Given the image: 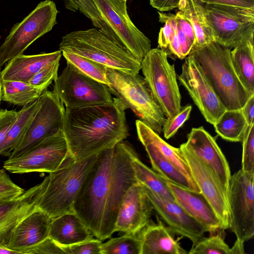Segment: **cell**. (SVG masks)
<instances>
[{
	"mask_svg": "<svg viewBox=\"0 0 254 254\" xmlns=\"http://www.w3.org/2000/svg\"><path fill=\"white\" fill-rule=\"evenodd\" d=\"M132 147L124 140L97 154L72 210L101 241L111 237L124 197L137 182L131 163Z\"/></svg>",
	"mask_w": 254,
	"mask_h": 254,
	"instance_id": "1",
	"label": "cell"
},
{
	"mask_svg": "<svg viewBox=\"0 0 254 254\" xmlns=\"http://www.w3.org/2000/svg\"><path fill=\"white\" fill-rule=\"evenodd\" d=\"M127 109L116 97L109 103L65 108L63 131L73 159H86L126 139Z\"/></svg>",
	"mask_w": 254,
	"mask_h": 254,
	"instance_id": "2",
	"label": "cell"
},
{
	"mask_svg": "<svg viewBox=\"0 0 254 254\" xmlns=\"http://www.w3.org/2000/svg\"><path fill=\"white\" fill-rule=\"evenodd\" d=\"M231 49L215 42L202 47L193 46L189 55L200 65L226 110H239L251 96L243 85L233 68Z\"/></svg>",
	"mask_w": 254,
	"mask_h": 254,
	"instance_id": "3",
	"label": "cell"
},
{
	"mask_svg": "<svg viewBox=\"0 0 254 254\" xmlns=\"http://www.w3.org/2000/svg\"><path fill=\"white\" fill-rule=\"evenodd\" d=\"M59 50L81 56L109 68L138 73L141 62L98 29L71 32L62 38Z\"/></svg>",
	"mask_w": 254,
	"mask_h": 254,
	"instance_id": "4",
	"label": "cell"
},
{
	"mask_svg": "<svg viewBox=\"0 0 254 254\" xmlns=\"http://www.w3.org/2000/svg\"><path fill=\"white\" fill-rule=\"evenodd\" d=\"M108 86L111 93L139 120L158 134L162 132L166 117L152 94L144 77L108 68Z\"/></svg>",
	"mask_w": 254,
	"mask_h": 254,
	"instance_id": "5",
	"label": "cell"
},
{
	"mask_svg": "<svg viewBox=\"0 0 254 254\" xmlns=\"http://www.w3.org/2000/svg\"><path fill=\"white\" fill-rule=\"evenodd\" d=\"M98 154L75 161L49 173L45 177L46 187L38 204V207L52 219L72 211L79 190Z\"/></svg>",
	"mask_w": 254,
	"mask_h": 254,
	"instance_id": "6",
	"label": "cell"
},
{
	"mask_svg": "<svg viewBox=\"0 0 254 254\" xmlns=\"http://www.w3.org/2000/svg\"><path fill=\"white\" fill-rule=\"evenodd\" d=\"M144 78L167 118L182 108L181 95L174 64L168 60L167 52L159 48L151 49L141 62Z\"/></svg>",
	"mask_w": 254,
	"mask_h": 254,
	"instance_id": "7",
	"label": "cell"
},
{
	"mask_svg": "<svg viewBox=\"0 0 254 254\" xmlns=\"http://www.w3.org/2000/svg\"><path fill=\"white\" fill-rule=\"evenodd\" d=\"M93 0L104 24L102 33L141 62L151 49V43L131 21L127 0Z\"/></svg>",
	"mask_w": 254,
	"mask_h": 254,
	"instance_id": "8",
	"label": "cell"
},
{
	"mask_svg": "<svg viewBox=\"0 0 254 254\" xmlns=\"http://www.w3.org/2000/svg\"><path fill=\"white\" fill-rule=\"evenodd\" d=\"M58 12L53 1L45 0L20 22L15 24L0 47V67L23 54L35 41L50 32L57 24Z\"/></svg>",
	"mask_w": 254,
	"mask_h": 254,
	"instance_id": "9",
	"label": "cell"
},
{
	"mask_svg": "<svg viewBox=\"0 0 254 254\" xmlns=\"http://www.w3.org/2000/svg\"><path fill=\"white\" fill-rule=\"evenodd\" d=\"M214 42L229 48L254 39V9L203 4Z\"/></svg>",
	"mask_w": 254,
	"mask_h": 254,
	"instance_id": "10",
	"label": "cell"
},
{
	"mask_svg": "<svg viewBox=\"0 0 254 254\" xmlns=\"http://www.w3.org/2000/svg\"><path fill=\"white\" fill-rule=\"evenodd\" d=\"M53 91L66 108L107 103L114 100L108 85L86 75L68 63L54 81Z\"/></svg>",
	"mask_w": 254,
	"mask_h": 254,
	"instance_id": "11",
	"label": "cell"
},
{
	"mask_svg": "<svg viewBox=\"0 0 254 254\" xmlns=\"http://www.w3.org/2000/svg\"><path fill=\"white\" fill-rule=\"evenodd\" d=\"M74 161L62 131L45 139L23 154L8 158L4 162L3 168L12 173H51Z\"/></svg>",
	"mask_w": 254,
	"mask_h": 254,
	"instance_id": "12",
	"label": "cell"
},
{
	"mask_svg": "<svg viewBox=\"0 0 254 254\" xmlns=\"http://www.w3.org/2000/svg\"><path fill=\"white\" fill-rule=\"evenodd\" d=\"M37 101V109L9 159L23 154L45 139L63 131L65 109L54 92L46 90Z\"/></svg>",
	"mask_w": 254,
	"mask_h": 254,
	"instance_id": "13",
	"label": "cell"
},
{
	"mask_svg": "<svg viewBox=\"0 0 254 254\" xmlns=\"http://www.w3.org/2000/svg\"><path fill=\"white\" fill-rule=\"evenodd\" d=\"M254 173L240 169L231 175L227 196L229 228L244 244L254 234Z\"/></svg>",
	"mask_w": 254,
	"mask_h": 254,
	"instance_id": "14",
	"label": "cell"
},
{
	"mask_svg": "<svg viewBox=\"0 0 254 254\" xmlns=\"http://www.w3.org/2000/svg\"><path fill=\"white\" fill-rule=\"evenodd\" d=\"M178 79L205 120L212 125H214L226 109L199 64L190 56L186 57Z\"/></svg>",
	"mask_w": 254,
	"mask_h": 254,
	"instance_id": "15",
	"label": "cell"
},
{
	"mask_svg": "<svg viewBox=\"0 0 254 254\" xmlns=\"http://www.w3.org/2000/svg\"><path fill=\"white\" fill-rule=\"evenodd\" d=\"M179 148L188 164L193 180L220 219L223 229H228L227 198L216 177L208 165L184 143L181 144Z\"/></svg>",
	"mask_w": 254,
	"mask_h": 254,
	"instance_id": "16",
	"label": "cell"
},
{
	"mask_svg": "<svg viewBox=\"0 0 254 254\" xmlns=\"http://www.w3.org/2000/svg\"><path fill=\"white\" fill-rule=\"evenodd\" d=\"M153 208L143 186L138 182L125 194L116 219L114 231L138 234L149 222Z\"/></svg>",
	"mask_w": 254,
	"mask_h": 254,
	"instance_id": "17",
	"label": "cell"
},
{
	"mask_svg": "<svg viewBox=\"0 0 254 254\" xmlns=\"http://www.w3.org/2000/svg\"><path fill=\"white\" fill-rule=\"evenodd\" d=\"M184 144L212 170L228 196L231 177L228 162L214 138L203 127L192 128Z\"/></svg>",
	"mask_w": 254,
	"mask_h": 254,
	"instance_id": "18",
	"label": "cell"
},
{
	"mask_svg": "<svg viewBox=\"0 0 254 254\" xmlns=\"http://www.w3.org/2000/svg\"><path fill=\"white\" fill-rule=\"evenodd\" d=\"M46 184L45 178L42 182L24 190L18 196L0 201V246L7 247L18 224L38 207Z\"/></svg>",
	"mask_w": 254,
	"mask_h": 254,
	"instance_id": "19",
	"label": "cell"
},
{
	"mask_svg": "<svg viewBox=\"0 0 254 254\" xmlns=\"http://www.w3.org/2000/svg\"><path fill=\"white\" fill-rule=\"evenodd\" d=\"M153 209L173 234L185 237L195 244L208 232L207 229L190 216L175 201L160 197L143 187Z\"/></svg>",
	"mask_w": 254,
	"mask_h": 254,
	"instance_id": "20",
	"label": "cell"
},
{
	"mask_svg": "<svg viewBox=\"0 0 254 254\" xmlns=\"http://www.w3.org/2000/svg\"><path fill=\"white\" fill-rule=\"evenodd\" d=\"M52 219L39 207L26 216L15 228L7 248L28 254V251L49 236Z\"/></svg>",
	"mask_w": 254,
	"mask_h": 254,
	"instance_id": "21",
	"label": "cell"
},
{
	"mask_svg": "<svg viewBox=\"0 0 254 254\" xmlns=\"http://www.w3.org/2000/svg\"><path fill=\"white\" fill-rule=\"evenodd\" d=\"M163 179L175 201L203 225L208 232L213 234L219 230H223L220 219L201 192L186 189Z\"/></svg>",
	"mask_w": 254,
	"mask_h": 254,
	"instance_id": "22",
	"label": "cell"
},
{
	"mask_svg": "<svg viewBox=\"0 0 254 254\" xmlns=\"http://www.w3.org/2000/svg\"><path fill=\"white\" fill-rule=\"evenodd\" d=\"M170 229L157 218V223L149 222L138 233L141 240L140 254H187Z\"/></svg>",
	"mask_w": 254,
	"mask_h": 254,
	"instance_id": "23",
	"label": "cell"
},
{
	"mask_svg": "<svg viewBox=\"0 0 254 254\" xmlns=\"http://www.w3.org/2000/svg\"><path fill=\"white\" fill-rule=\"evenodd\" d=\"M60 50L37 55L22 54L9 61L1 71L2 81H18L28 82L40 69L47 64L60 60Z\"/></svg>",
	"mask_w": 254,
	"mask_h": 254,
	"instance_id": "24",
	"label": "cell"
},
{
	"mask_svg": "<svg viewBox=\"0 0 254 254\" xmlns=\"http://www.w3.org/2000/svg\"><path fill=\"white\" fill-rule=\"evenodd\" d=\"M49 236L60 246H67L91 239L93 235L72 210L52 220Z\"/></svg>",
	"mask_w": 254,
	"mask_h": 254,
	"instance_id": "25",
	"label": "cell"
},
{
	"mask_svg": "<svg viewBox=\"0 0 254 254\" xmlns=\"http://www.w3.org/2000/svg\"><path fill=\"white\" fill-rule=\"evenodd\" d=\"M135 126L137 136L140 142H146L152 145L188 178L194 181L188 164L180 148L175 147L168 144L158 133L139 120L136 121Z\"/></svg>",
	"mask_w": 254,
	"mask_h": 254,
	"instance_id": "26",
	"label": "cell"
},
{
	"mask_svg": "<svg viewBox=\"0 0 254 254\" xmlns=\"http://www.w3.org/2000/svg\"><path fill=\"white\" fill-rule=\"evenodd\" d=\"M141 143L147 152L154 171L172 183L190 190L201 192L194 181L188 178L154 146L146 142Z\"/></svg>",
	"mask_w": 254,
	"mask_h": 254,
	"instance_id": "27",
	"label": "cell"
},
{
	"mask_svg": "<svg viewBox=\"0 0 254 254\" xmlns=\"http://www.w3.org/2000/svg\"><path fill=\"white\" fill-rule=\"evenodd\" d=\"M178 8L177 12L189 21L193 27L196 39L194 46L202 47L214 41L203 3L197 0H181Z\"/></svg>",
	"mask_w": 254,
	"mask_h": 254,
	"instance_id": "28",
	"label": "cell"
},
{
	"mask_svg": "<svg viewBox=\"0 0 254 254\" xmlns=\"http://www.w3.org/2000/svg\"><path fill=\"white\" fill-rule=\"evenodd\" d=\"M254 40L246 41L231 51L232 64L244 87L254 94Z\"/></svg>",
	"mask_w": 254,
	"mask_h": 254,
	"instance_id": "29",
	"label": "cell"
},
{
	"mask_svg": "<svg viewBox=\"0 0 254 254\" xmlns=\"http://www.w3.org/2000/svg\"><path fill=\"white\" fill-rule=\"evenodd\" d=\"M130 156L131 165L137 182L157 195L175 201L164 179L144 164L133 148L131 150Z\"/></svg>",
	"mask_w": 254,
	"mask_h": 254,
	"instance_id": "30",
	"label": "cell"
},
{
	"mask_svg": "<svg viewBox=\"0 0 254 254\" xmlns=\"http://www.w3.org/2000/svg\"><path fill=\"white\" fill-rule=\"evenodd\" d=\"M38 99L17 112L16 120L10 127L0 145V155L9 156L18 144L38 107Z\"/></svg>",
	"mask_w": 254,
	"mask_h": 254,
	"instance_id": "31",
	"label": "cell"
},
{
	"mask_svg": "<svg viewBox=\"0 0 254 254\" xmlns=\"http://www.w3.org/2000/svg\"><path fill=\"white\" fill-rule=\"evenodd\" d=\"M248 126L241 109L226 110L213 125L219 136L231 142L242 141Z\"/></svg>",
	"mask_w": 254,
	"mask_h": 254,
	"instance_id": "32",
	"label": "cell"
},
{
	"mask_svg": "<svg viewBox=\"0 0 254 254\" xmlns=\"http://www.w3.org/2000/svg\"><path fill=\"white\" fill-rule=\"evenodd\" d=\"M2 100L24 106L36 100L45 91L28 82L2 81Z\"/></svg>",
	"mask_w": 254,
	"mask_h": 254,
	"instance_id": "33",
	"label": "cell"
},
{
	"mask_svg": "<svg viewBox=\"0 0 254 254\" xmlns=\"http://www.w3.org/2000/svg\"><path fill=\"white\" fill-rule=\"evenodd\" d=\"M66 61L80 72L107 85L109 84L107 76L108 67L84 57L67 52H62Z\"/></svg>",
	"mask_w": 254,
	"mask_h": 254,
	"instance_id": "34",
	"label": "cell"
},
{
	"mask_svg": "<svg viewBox=\"0 0 254 254\" xmlns=\"http://www.w3.org/2000/svg\"><path fill=\"white\" fill-rule=\"evenodd\" d=\"M101 254H140L141 240L138 234H127L102 243Z\"/></svg>",
	"mask_w": 254,
	"mask_h": 254,
	"instance_id": "35",
	"label": "cell"
},
{
	"mask_svg": "<svg viewBox=\"0 0 254 254\" xmlns=\"http://www.w3.org/2000/svg\"><path fill=\"white\" fill-rule=\"evenodd\" d=\"M190 254H232L231 248L225 242L220 234L212 235L209 237L202 238L192 247Z\"/></svg>",
	"mask_w": 254,
	"mask_h": 254,
	"instance_id": "36",
	"label": "cell"
},
{
	"mask_svg": "<svg viewBox=\"0 0 254 254\" xmlns=\"http://www.w3.org/2000/svg\"><path fill=\"white\" fill-rule=\"evenodd\" d=\"M66 9L79 11L92 22L95 28L102 32L104 24L93 0H63Z\"/></svg>",
	"mask_w": 254,
	"mask_h": 254,
	"instance_id": "37",
	"label": "cell"
},
{
	"mask_svg": "<svg viewBox=\"0 0 254 254\" xmlns=\"http://www.w3.org/2000/svg\"><path fill=\"white\" fill-rule=\"evenodd\" d=\"M241 170L254 173V123L248 125L243 136Z\"/></svg>",
	"mask_w": 254,
	"mask_h": 254,
	"instance_id": "38",
	"label": "cell"
},
{
	"mask_svg": "<svg viewBox=\"0 0 254 254\" xmlns=\"http://www.w3.org/2000/svg\"><path fill=\"white\" fill-rule=\"evenodd\" d=\"M159 21L164 24L161 28L158 39L159 48H168L176 32L177 21L176 14L158 12Z\"/></svg>",
	"mask_w": 254,
	"mask_h": 254,
	"instance_id": "39",
	"label": "cell"
},
{
	"mask_svg": "<svg viewBox=\"0 0 254 254\" xmlns=\"http://www.w3.org/2000/svg\"><path fill=\"white\" fill-rule=\"evenodd\" d=\"M60 60L47 64L37 72L28 83L45 91L57 78Z\"/></svg>",
	"mask_w": 254,
	"mask_h": 254,
	"instance_id": "40",
	"label": "cell"
},
{
	"mask_svg": "<svg viewBox=\"0 0 254 254\" xmlns=\"http://www.w3.org/2000/svg\"><path fill=\"white\" fill-rule=\"evenodd\" d=\"M191 110V105H186L182 107L180 112L174 116L166 118L162 128V132L166 139L170 138L177 133L189 118Z\"/></svg>",
	"mask_w": 254,
	"mask_h": 254,
	"instance_id": "41",
	"label": "cell"
},
{
	"mask_svg": "<svg viewBox=\"0 0 254 254\" xmlns=\"http://www.w3.org/2000/svg\"><path fill=\"white\" fill-rule=\"evenodd\" d=\"M102 241L91 238L73 245L61 246L65 254H101Z\"/></svg>",
	"mask_w": 254,
	"mask_h": 254,
	"instance_id": "42",
	"label": "cell"
},
{
	"mask_svg": "<svg viewBox=\"0 0 254 254\" xmlns=\"http://www.w3.org/2000/svg\"><path fill=\"white\" fill-rule=\"evenodd\" d=\"M24 191L10 179L4 169L0 168V201L14 198Z\"/></svg>",
	"mask_w": 254,
	"mask_h": 254,
	"instance_id": "43",
	"label": "cell"
},
{
	"mask_svg": "<svg viewBox=\"0 0 254 254\" xmlns=\"http://www.w3.org/2000/svg\"><path fill=\"white\" fill-rule=\"evenodd\" d=\"M65 254L61 246L50 236L31 249L27 254Z\"/></svg>",
	"mask_w": 254,
	"mask_h": 254,
	"instance_id": "44",
	"label": "cell"
},
{
	"mask_svg": "<svg viewBox=\"0 0 254 254\" xmlns=\"http://www.w3.org/2000/svg\"><path fill=\"white\" fill-rule=\"evenodd\" d=\"M17 112L15 110H1L0 111V145L11 126L16 120Z\"/></svg>",
	"mask_w": 254,
	"mask_h": 254,
	"instance_id": "45",
	"label": "cell"
},
{
	"mask_svg": "<svg viewBox=\"0 0 254 254\" xmlns=\"http://www.w3.org/2000/svg\"><path fill=\"white\" fill-rule=\"evenodd\" d=\"M206 4L221 5L254 9V0H197Z\"/></svg>",
	"mask_w": 254,
	"mask_h": 254,
	"instance_id": "46",
	"label": "cell"
},
{
	"mask_svg": "<svg viewBox=\"0 0 254 254\" xmlns=\"http://www.w3.org/2000/svg\"><path fill=\"white\" fill-rule=\"evenodd\" d=\"M176 16L179 28L194 46L196 44V39L192 25L189 21L178 12L176 13Z\"/></svg>",
	"mask_w": 254,
	"mask_h": 254,
	"instance_id": "47",
	"label": "cell"
},
{
	"mask_svg": "<svg viewBox=\"0 0 254 254\" xmlns=\"http://www.w3.org/2000/svg\"><path fill=\"white\" fill-rule=\"evenodd\" d=\"M181 0H149L150 5L160 12L168 11L178 8Z\"/></svg>",
	"mask_w": 254,
	"mask_h": 254,
	"instance_id": "48",
	"label": "cell"
},
{
	"mask_svg": "<svg viewBox=\"0 0 254 254\" xmlns=\"http://www.w3.org/2000/svg\"><path fill=\"white\" fill-rule=\"evenodd\" d=\"M177 33L181 45L182 55L184 58L189 55L193 46L179 28L177 23Z\"/></svg>",
	"mask_w": 254,
	"mask_h": 254,
	"instance_id": "49",
	"label": "cell"
},
{
	"mask_svg": "<svg viewBox=\"0 0 254 254\" xmlns=\"http://www.w3.org/2000/svg\"><path fill=\"white\" fill-rule=\"evenodd\" d=\"M248 125L254 123V95L251 96L241 109Z\"/></svg>",
	"mask_w": 254,
	"mask_h": 254,
	"instance_id": "50",
	"label": "cell"
},
{
	"mask_svg": "<svg viewBox=\"0 0 254 254\" xmlns=\"http://www.w3.org/2000/svg\"><path fill=\"white\" fill-rule=\"evenodd\" d=\"M168 48L169 49L171 53L174 55L178 58L180 59H184V57L182 55L181 45L177 33V30L174 37Z\"/></svg>",
	"mask_w": 254,
	"mask_h": 254,
	"instance_id": "51",
	"label": "cell"
},
{
	"mask_svg": "<svg viewBox=\"0 0 254 254\" xmlns=\"http://www.w3.org/2000/svg\"><path fill=\"white\" fill-rule=\"evenodd\" d=\"M232 254H245L244 244L236 241L233 246L231 248Z\"/></svg>",
	"mask_w": 254,
	"mask_h": 254,
	"instance_id": "52",
	"label": "cell"
},
{
	"mask_svg": "<svg viewBox=\"0 0 254 254\" xmlns=\"http://www.w3.org/2000/svg\"><path fill=\"white\" fill-rule=\"evenodd\" d=\"M20 254L19 252L10 249L6 247L0 246V254Z\"/></svg>",
	"mask_w": 254,
	"mask_h": 254,
	"instance_id": "53",
	"label": "cell"
},
{
	"mask_svg": "<svg viewBox=\"0 0 254 254\" xmlns=\"http://www.w3.org/2000/svg\"><path fill=\"white\" fill-rule=\"evenodd\" d=\"M2 80L1 78V71H0V102L2 100Z\"/></svg>",
	"mask_w": 254,
	"mask_h": 254,
	"instance_id": "54",
	"label": "cell"
},
{
	"mask_svg": "<svg viewBox=\"0 0 254 254\" xmlns=\"http://www.w3.org/2000/svg\"></svg>",
	"mask_w": 254,
	"mask_h": 254,
	"instance_id": "55",
	"label": "cell"
}]
</instances>
